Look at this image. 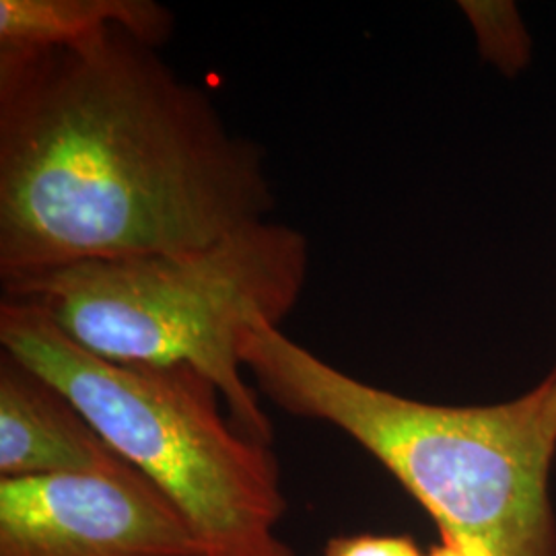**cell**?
Returning <instances> with one entry per match:
<instances>
[{
	"mask_svg": "<svg viewBox=\"0 0 556 556\" xmlns=\"http://www.w3.org/2000/svg\"><path fill=\"white\" fill-rule=\"evenodd\" d=\"M0 556H204L188 519L119 457L83 475L0 480Z\"/></svg>",
	"mask_w": 556,
	"mask_h": 556,
	"instance_id": "5b68a950",
	"label": "cell"
},
{
	"mask_svg": "<svg viewBox=\"0 0 556 556\" xmlns=\"http://www.w3.org/2000/svg\"><path fill=\"white\" fill-rule=\"evenodd\" d=\"M119 457L68 397L2 351L0 480L98 472Z\"/></svg>",
	"mask_w": 556,
	"mask_h": 556,
	"instance_id": "8992f818",
	"label": "cell"
},
{
	"mask_svg": "<svg viewBox=\"0 0 556 556\" xmlns=\"http://www.w3.org/2000/svg\"><path fill=\"white\" fill-rule=\"evenodd\" d=\"M319 556H425L408 536H358L332 538Z\"/></svg>",
	"mask_w": 556,
	"mask_h": 556,
	"instance_id": "ba28073f",
	"label": "cell"
},
{
	"mask_svg": "<svg viewBox=\"0 0 556 556\" xmlns=\"http://www.w3.org/2000/svg\"><path fill=\"white\" fill-rule=\"evenodd\" d=\"M256 140L126 27L0 48V280L197 250L270 219Z\"/></svg>",
	"mask_w": 556,
	"mask_h": 556,
	"instance_id": "6da1fadb",
	"label": "cell"
},
{
	"mask_svg": "<svg viewBox=\"0 0 556 556\" xmlns=\"http://www.w3.org/2000/svg\"><path fill=\"white\" fill-rule=\"evenodd\" d=\"M548 383H551V397L546 406V427L551 438L556 441V369L548 376Z\"/></svg>",
	"mask_w": 556,
	"mask_h": 556,
	"instance_id": "30bf717a",
	"label": "cell"
},
{
	"mask_svg": "<svg viewBox=\"0 0 556 556\" xmlns=\"http://www.w3.org/2000/svg\"><path fill=\"white\" fill-rule=\"evenodd\" d=\"M0 346L68 397L103 441L176 503L204 556H298L270 445L241 433L186 365H128L79 346L34 303L2 299Z\"/></svg>",
	"mask_w": 556,
	"mask_h": 556,
	"instance_id": "277c9868",
	"label": "cell"
},
{
	"mask_svg": "<svg viewBox=\"0 0 556 556\" xmlns=\"http://www.w3.org/2000/svg\"><path fill=\"white\" fill-rule=\"evenodd\" d=\"M126 27L161 48L174 13L155 0H0V48H62Z\"/></svg>",
	"mask_w": 556,
	"mask_h": 556,
	"instance_id": "52a82bcc",
	"label": "cell"
},
{
	"mask_svg": "<svg viewBox=\"0 0 556 556\" xmlns=\"http://www.w3.org/2000/svg\"><path fill=\"white\" fill-rule=\"evenodd\" d=\"M425 556H489L482 548L457 538L441 536V544Z\"/></svg>",
	"mask_w": 556,
	"mask_h": 556,
	"instance_id": "9c48e42d",
	"label": "cell"
},
{
	"mask_svg": "<svg viewBox=\"0 0 556 556\" xmlns=\"http://www.w3.org/2000/svg\"><path fill=\"white\" fill-rule=\"evenodd\" d=\"M239 357L280 410L355 439L433 516L489 556H556L551 383L491 406H441L363 383L260 321Z\"/></svg>",
	"mask_w": 556,
	"mask_h": 556,
	"instance_id": "7a4b0ae2",
	"label": "cell"
},
{
	"mask_svg": "<svg viewBox=\"0 0 556 556\" xmlns=\"http://www.w3.org/2000/svg\"><path fill=\"white\" fill-rule=\"evenodd\" d=\"M307 275V238L266 219L197 250L85 262L2 282V299L38 305L98 357L197 369L217 386L239 431L273 445V422L241 376L239 344L260 321L282 324Z\"/></svg>",
	"mask_w": 556,
	"mask_h": 556,
	"instance_id": "3957f363",
	"label": "cell"
}]
</instances>
